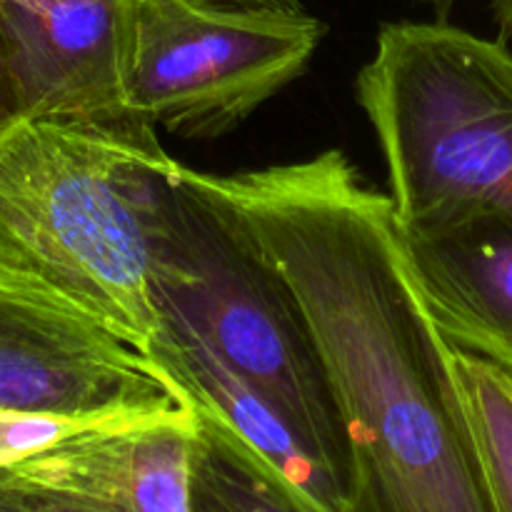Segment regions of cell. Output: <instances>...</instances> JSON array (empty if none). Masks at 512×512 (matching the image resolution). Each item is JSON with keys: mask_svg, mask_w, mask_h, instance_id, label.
<instances>
[{"mask_svg": "<svg viewBox=\"0 0 512 512\" xmlns=\"http://www.w3.org/2000/svg\"><path fill=\"white\" fill-rule=\"evenodd\" d=\"M283 278L348 440L345 512H495L455 378L400 253L388 195L343 150L213 175L180 165Z\"/></svg>", "mask_w": 512, "mask_h": 512, "instance_id": "obj_1", "label": "cell"}, {"mask_svg": "<svg viewBox=\"0 0 512 512\" xmlns=\"http://www.w3.org/2000/svg\"><path fill=\"white\" fill-rule=\"evenodd\" d=\"M178 168L160 140L55 118L0 130V275L85 315L145 355L160 188Z\"/></svg>", "mask_w": 512, "mask_h": 512, "instance_id": "obj_2", "label": "cell"}, {"mask_svg": "<svg viewBox=\"0 0 512 512\" xmlns=\"http://www.w3.org/2000/svg\"><path fill=\"white\" fill-rule=\"evenodd\" d=\"M395 225L468 210L512 218V50L435 23H385L358 73Z\"/></svg>", "mask_w": 512, "mask_h": 512, "instance_id": "obj_3", "label": "cell"}, {"mask_svg": "<svg viewBox=\"0 0 512 512\" xmlns=\"http://www.w3.org/2000/svg\"><path fill=\"white\" fill-rule=\"evenodd\" d=\"M160 188L150 298L198 330L233 373L263 390L348 480V440L298 300L253 245L178 175Z\"/></svg>", "mask_w": 512, "mask_h": 512, "instance_id": "obj_4", "label": "cell"}, {"mask_svg": "<svg viewBox=\"0 0 512 512\" xmlns=\"http://www.w3.org/2000/svg\"><path fill=\"white\" fill-rule=\"evenodd\" d=\"M325 30L305 10L130 0L125 103L183 138H220L300 78Z\"/></svg>", "mask_w": 512, "mask_h": 512, "instance_id": "obj_5", "label": "cell"}, {"mask_svg": "<svg viewBox=\"0 0 512 512\" xmlns=\"http://www.w3.org/2000/svg\"><path fill=\"white\" fill-rule=\"evenodd\" d=\"M175 405L178 395L145 355L0 275V408L115 415Z\"/></svg>", "mask_w": 512, "mask_h": 512, "instance_id": "obj_6", "label": "cell"}, {"mask_svg": "<svg viewBox=\"0 0 512 512\" xmlns=\"http://www.w3.org/2000/svg\"><path fill=\"white\" fill-rule=\"evenodd\" d=\"M130 0H0V43L20 118H55L155 140L125 103Z\"/></svg>", "mask_w": 512, "mask_h": 512, "instance_id": "obj_7", "label": "cell"}, {"mask_svg": "<svg viewBox=\"0 0 512 512\" xmlns=\"http://www.w3.org/2000/svg\"><path fill=\"white\" fill-rule=\"evenodd\" d=\"M395 228L405 268L445 343L512 375V218L468 210Z\"/></svg>", "mask_w": 512, "mask_h": 512, "instance_id": "obj_8", "label": "cell"}, {"mask_svg": "<svg viewBox=\"0 0 512 512\" xmlns=\"http://www.w3.org/2000/svg\"><path fill=\"white\" fill-rule=\"evenodd\" d=\"M158 325L145 358L180 403L228 428L278 480L300 512H345V483L310 445L303 430L263 390L228 368L198 330L155 308Z\"/></svg>", "mask_w": 512, "mask_h": 512, "instance_id": "obj_9", "label": "cell"}, {"mask_svg": "<svg viewBox=\"0 0 512 512\" xmlns=\"http://www.w3.org/2000/svg\"><path fill=\"white\" fill-rule=\"evenodd\" d=\"M193 413L190 512H300L283 485L228 428L203 410L193 408Z\"/></svg>", "mask_w": 512, "mask_h": 512, "instance_id": "obj_10", "label": "cell"}, {"mask_svg": "<svg viewBox=\"0 0 512 512\" xmlns=\"http://www.w3.org/2000/svg\"><path fill=\"white\" fill-rule=\"evenodd\" d=\"M195 413L188 403L135 425L125 443L130 512H190V445Z\"/></svg>", "mask_w": 512, "mask_h": 512, "instance_id": "obj_11", "label": "cell"}, {"mask_svg": "<svg viewBox=\"0 0 512 512\" xmlns=\"http://www.w3.org/2000/svg\"><path fill=\"white\" fill-rule=\"evenodd\" d=\"M455 378L495 512H512V375L450 345Z\"/></svg>", "mask_w": 512, "mask_h": 512, "instance_id": "obj_12", "label": "cell"}, {"mask_svg": "<svg viewBox=\"0 0 512 512\" xmlns=\"http://www.w3.org/2000/svg\"><path fill=\"white\" fill-rule=\"evenodd\" d=\"M73 440L0 470V512H130L123 500L83 478Z\"/></svg>", "mask_w": 512, "mask_h": 512, "instance_id": "obj_13", "label": "cell"}, {"mask_svg": "<svg viewBox=\"0 0 512 512\" xmlns=\"http://www.w3.org/2000/svg\"><path fill=\"white\" fill-rule=\"evenodd\" d=\"M18 120V110H15L13 88H10V75L8 65H5L3 43H0V130L8 128L10 123Z\"/></svg>", "mask_w": 512, "mask_h": 512, "instance_id": "obj_14", "label": "cell"}, {"mask_svg": "<svg viewBox=\"0 0 512 512\" xmlns=\"http://www.w3.org/2000/svg\"><path fill=\"white\" fill-rule=\"evenodd\" d=\"M208 5H225V8H260V10H283V13H298L303 10L300 0H200Z\"/></svg>", "mask_w": 512, "mask_h": 512, "instance_id": "obj_15", "label": "cell"}, {"mask_svg": "<svg viewBox=\"0 0 512 512\" xmlns=\"http://www.w3.org/2000/svg\"><path fill=\"white\" fill-rule=\"evenodd\" d=\"M493 25L498 30V40L512 45V0H493Z\"/></svg>", "mask_w": 512, "mask_h": 512, "instance_id": "obj_16", "label": "cell"}, {"mask_svg": "<svg viewBox=\"0 0 512 512\" xmlns=\"http://www.w3.org/2000/svg\"><path fill=\"white\" fill-rule=\"evenodd\" d=\"M418 3L430 5V8L435 10V15H438V20H448V15L453 13L455 5L463 3V0H418Z\"/></svg>", "mask_w": 512, "mask_h": 512, "instance_id": "obj_17", "label": "cell"}]
</instances>
